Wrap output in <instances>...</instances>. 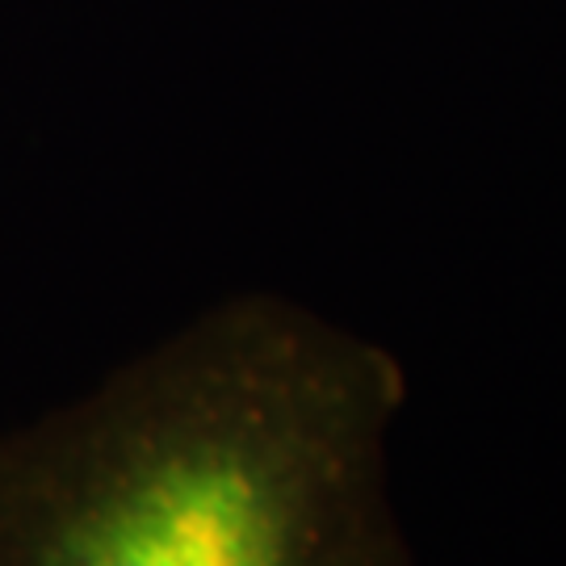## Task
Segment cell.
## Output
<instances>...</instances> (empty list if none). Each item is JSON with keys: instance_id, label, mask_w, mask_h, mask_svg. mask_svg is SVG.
Segmentation results:
<instances>
[{"instance_id": "cell-1", "label": "cell", "mask_w": 566, "mask_h": 566, "mask_svg": "<svg viewBox=\"0 0 566 566\" xmlns=\"http://www.w3.org/2000/svg\"><path fill=\"white\" fill-rule=\"evenodd\" d=\"M399 357L282 294L206 306L0 432V566H420Z\"/></svg>"}]
</instances>
